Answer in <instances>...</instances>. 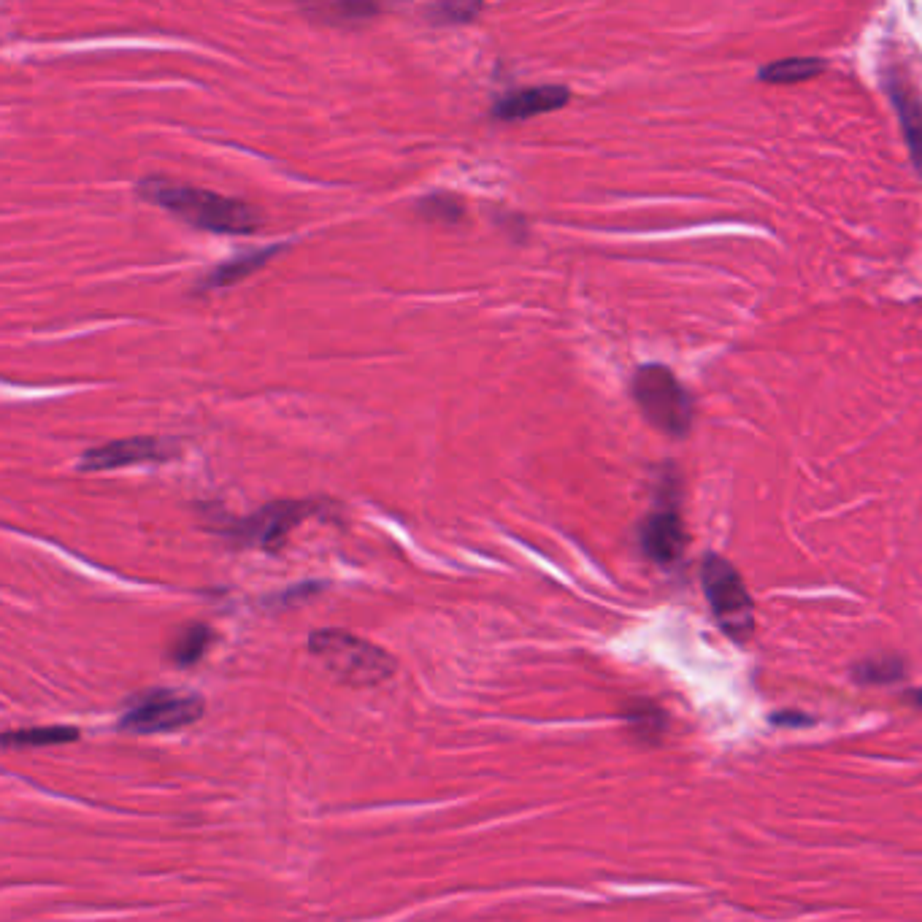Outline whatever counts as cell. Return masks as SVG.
Returning a JSON list of instances; mask_svg holds the SVG:
<instances>
[{"label": "cell", "mask_w": 922, "mask_h": 922, "mask_svg": "<svg viewBox=\"0 0 922 922\" xmlns=\"http://www.w3.org/2000/svg\"><path fill=\"white\" fill-rule=\"evenodd\" d=\"M138 195L171 211L176 220L192 228L222 233V236H247L263 225V211L247 201H236L220 192L192 187V184L168 182L163 176H149L138 184Z\"/></svg>", "instance_id": "cell-1"}, {"label": "cell", "mask_w": 922, "mask_h": 922, "mask_svg": "<svg viewBox=\"0 0 922 922\" xmlns=\"http://www.w3.org/2000/svg\"><path fill=\"white\" fill-rule=\"evenodd\" d=\"M309 652L317 655L336 679L355 687L379 685L395 671V660L382 647L357 639L347 630H314L309 636Z\"/></svg>", "instance_id": "cell-2"}, {"label": "cell", "mask_w": 922, "mask_h": 922, "mask_svg": "<svg viewBox=\"0 0 922 922\" xmlns=\"http://www.w3.org/2000/svg\"><path fill=\"white\" fill-rule=\"evenodd\" d=\"M633 401L655 428L685 436L693 422V401L666 366H644L633 376Z\"/></svg>", "instance_id": "cell-3"}, {"label": "cell", "mask_w": 922, "mask_h": 922, "mask_svg": "<svg viewBox=\"0 0 922 922\" xmlns=\"http://www.w3.org/2000/svg\"><path fill=\"white\" fill-rule=\"evenodd\" d=\"M701 579L706 598L712 603L722 628L728 630L733 639H749L755 617H752V598H749L747 587L741 582L739 571L728 560L709 555L706 563H703Z\"/></svg>", "instance_id": "cell-4"}, {"label": "cell", "mask_w": 922, "mask_h": 922, "mask_svg": "<svg viewBox=\"0 0 922 922\" xmlns=\"http://www.w3.org/2000/svg\"><path fill=\"white\" fill-rule=\"evenodd\" d=\"M203 698L201 695L174 693V690H155L144 695L141 701L122 714L119 728L130 733H165L179 731L184 725L201 720Z\"/></svg>", "instance_id": "cell-5"}, {"label": "cell", "mask_w": 922, "mask_h": 922, "mask_svg": "<svg viewBox=\"0 0 922 922\" xmlns=\"http://www.w3.org/2000/svg\"><path fill=\"white\" fill-rule=\"evenodd\" d=\"M322 503L317 501H276L268 503L265 509H260L252 517H244L230 525V530H225L228 536L238 539L241 544H255L263 549H276L279 544H284L287 533L301 525L309 514L320 512Z\"/></svg>", "instance_id": "cell-6"}, {"label": "cell", "mask_w": 922, "mask_h": 922, "mask_svg": "<svg viewBox=\"0 0 922 922\" xmlns=\"http://www.w3.org/2000/svg\"><path fill=\"white\" fill-rule=\"evenodd\" d=\"M176 441L155 439V436H133V439L111 441L103 447L87 449L79 460V471H114V468L136 466V463H149V460H168L174 457Z\"/></svg>", "instance_id": "cell-7"}, {"label": "cell", "mask_w": 922, "mask_h": 922, "mask_svg": "<svg viewBox=\"0 0 922 922\" xmlns=\"http://www.w3.org/2000/svg\"><path fill=\"white\" fill-rule=\"evenodd\" d=\"M568 101H571V92L560 84L525 87V90L506 92L503 98H498L493 106V117L503 122H517V119H530L563 109Z\"/></svg>", "instance_id": "cell-8"}, {"label": "cell", "mask_w": 922, "mask_h": 922, "mask_svg": "<svg viewBox=\"0 0 922 922\" xmlns=\"http://www.w3.org/2000/svg\"><path fill=\"white\" fill-rule=\"evenodd\" d=\"M641 547L663 566L685 555V528L679 514L674 509H658L649 514V520L641 528Z\"/></svg>", "instance_id": "cell-9"}, {"label": "cell", "mask_w": 922, "mask_h": 922, "mask_svg": "<svg viewBox=\"0 0 922 922\" xmlns=\"http://www.w3.org/2000/svg\"><path fill=\"white\" fill-rule=\"evenodd\" d=\"M279 252H284V247L274 244V247L249 249V252H241L238 257H230L228 263L217 265V268L203 279L201 290H222V287H230V284L244 282L247 276H252L255 271H260L263 265L271 263V257H276Z\"/></svg>", "instance_id": "cell-10"}, {"label": "cell", "mask_w": 922, "mask_h": 922, "mask_svg": "<svg viewBox=\"0 0 922 922\" xmlns=\"http://www.w3.org/2000/svg\"><path fill=\"white\" fill-rule=\"evenodd\" d=\"M890 95H893L895 106H898V117L901 125L906 130V141L914 152V160L922 168V103L920 98L909 90V84L893 82L890 84Z\"/></svg>", "instance_id": "cell-11"}, {"label": "cell", "mask_w": 922, "mask_h": 922, "mask_svg": "<svg viewBox=\"0 0 922 922\" xmlns=\"http://www.w3.org/2000/svg\"><path fill=\"white\" fill-rule=\"evenodd\" d=\"M211 639H214V633H211L209 625H203V622H192L184 630H179V636L171 644V660H174L176 666H192V663H198V660L206 655V649H209Z\"/></svg>", "instance_id": "cell-12"}, {"label": "cell", "mask_w": 922, "mask_h": 922, "mask_svg": "<svg viewBox=\"0 0 922 922\" xmlns=\"http://www.w3.org/2000/svg\"><path fill=\"white\" fill-rule=\"evenodd\" d=\"M379 11L382 9L371 3H328V6H306L303 14L325 25H357V22H368L376 17Z\"/></svg>", "instance_id": "cell-13"}, {"label": "cell", "mask_w": 922, "mask_h": 922, "mask_svg": "<svg viewBox=\"0 0 922 922\" xmlns=\"http://www.w3.org/2000/svg\"><path fill=\"white\" fill-rule=\"evenodd\" d=\"M79 739V731L63 728V725H49V728H30V731L6 733L3 744L6 747H52V744H65V741Z\"/></svg>", "instance_id": "cell-14"}, {"label": "cell", "mask_w": 922, "mask_h": 922, "mask_svg": "<svg viewBox=\"0 0 922 922\" xmlns=\"http://www.w3.org/2000/svg\"><path fill=\"white\" fill-rule=\"evenodd\" d=\"M820 71H822V60L793 57V60H782V63L768 65V68L760 71V76L774 84H785V82H801V79H809V76L820 74Z\"/></svg>", "instance_id": "cell-15"}, {"label": "cell", "mask_w": 922, "mask_h": 922, "mask_svg": "<svg viewBox=\"0 0 922 922\" xmlns=\"http://www.w3.org/2000/svg\"><path fill=\"white\" fill-rule=\"evenodd\" d=\"M482 3H436L425 14L433 25H466L482 14Z\"/></svg>", "instance_id": "cell-16"}, {"label": "cell", "mask_w": 922, "mask_h": 922, "mask_svg": "<svg viewBox=\"0 0 922 922\" xmlns=\"http://www.w3.org/2000/svg\"><path fill=\"white\" fill-rule=\"evenodd\" d=\"M417 209L425 220L436 222H457L463 217V206L452 195H428V198H422Z\"/></svg>", "instance_id": "cell-17"}, {"label": "cell", "mask_w": 922, "mask_h": 922, "mask_svg": "<svg viewBox=\"0 0 922 922\" xmlns=\"http://www.w3.org/2000/svg\"><path fill=\"white\" fill-rule=\"evenodd\" d=\"M860 674L866 676L868 682H887L895 674H901V666H895L893 660H877V663H868L866 668H860Z\"/></svg>", "instance_id": "cell-18"}, {"label": "cell", "mask_w": 922, "mask_h": 922, "mask_svg": "<svg viewBox=\"0 0 922 922\" xmlns=\"http://www.w3.org/2000/svg\"><path fill=\"white\" fill-rule=\"evenodd\" d=\"M914 701H917V706H922V690L920 693H914Z\"/></svg>", "instance_id": "cell-19"}]
</instances>
